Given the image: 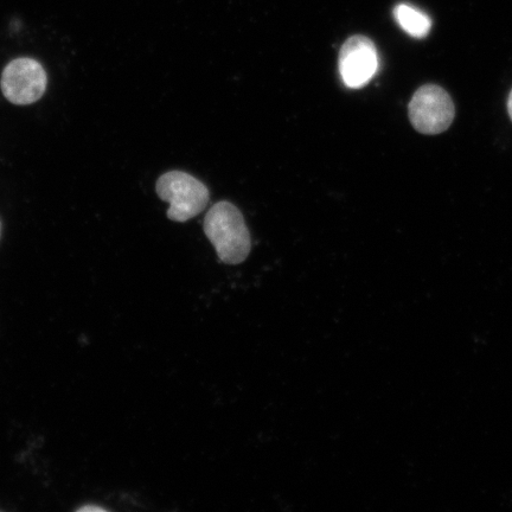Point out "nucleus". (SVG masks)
<instances>
[{"instance_id": "obj_7", "label": "nucleus", "mask_w": 512, "mask_h": 512, "mask_svg": "<svg viewBox=\"0 0 512 512\" xmlns=\"http://www.w3.org/2000/svg\"><path fill=\"white\" fill-rule=\"evenodd\" d=\"M78 511L80 512H104L105 510L100 508V507H96V505H87V507H82L80 508Z\"/></svg>"}, {"instance_id": "obj_6", "label": "nucleus", "mask_w": 512, "mask_h": 512, "mask_svg": "<svg viewBox=\"0 0 512 512\" xmlns=\"http://www.w3.org/2000/svg\"><path fill=\"white\" fill-rule=\"evenodd\" d=\"M394 18L403 31L414 38H424L430 34L432 28L431 18L425 12L413 8L408 4L395 6Z\"/></svg>"}, {"instance_id": "obj_8", "label": "nucleus", "mask_w": 512, "mask_h": 512, "mask_svg": "<svg viewBox=\"0 0 512 512\" xmlns=\"http://www.w3.org/2000/svg\"><path fill=\"white\" fill-rule=\"evenodd\" d=\"M508 111L510 118L512 120V92L510 93L509 100H508Z\"/></svg>"}, {"instance_id": "obj_1", "label": "nucleus", "mask_w": 512, "mask_h": 512, "mask_svg": "<svg viewBox=\"0 0 512 512\" xmlns=\"http://www.w3.org/2000/svg\"><path fill=\"white\" fill-rule=\"evenodd\" d=\"M204 232L224 264L238 265L251 253V235L241 211L229 202L216 203L204 220Z\"/></svg>"}, {"instance_id": "obj_4", "label": "nucleus", "mask_w": 512, "mask_h": 512, "mask_svg": "<svg viewBox=\"0 0 512 512\" xmlns=\"http://www.w3.org/2000/svg\"><path fill=\"white\" fill-rule=\"evenodd\" d=\"M47 73L40 63L23 57L5 67L0 87L12 104L25 106L40 100L47 89Z\"/></svg>"}, {"instance_id": "obj_3", "label": "nucleus", "mask_w": 512, "mask_h": 512, "mask_svg": "<svg viewBox=\"0 0 512 512\" xmlns=\"http://www.w3.org/2000/svg\"><path fill=\"white\" fill-rule=\"evenodd\" d=\"M454 114L451 96L435 85L418 89L409 104V119L424 134L443 133L453 123Z\"/></svg>"}, {"instance_id": "obj_5", "label": "nucleus", "mask_w": 512, "mask_h": 512, "mask_svg": "<svg viewBox=\"0 0 512 512\" xmlns=\"http://www.w3.org/2000/svg\"><path fill=\"white\" fill-rule=\"evenodd\" d=\"M379 70V54L366 36H352L339 51V73L345 86L362 88Z\"/></svg>"}, {"instance_id": "obj_2", "label": "nucleus", "mask_w": 512, "mask_h": 512, "mask_svg": "<svg viewBox=\"0 0 512 512\" xmlns=\"http://www.w3.org/2000/svg\"><path fill=\"white\" fill-rule=\"evenodd\" d=\"M157 194L170 204L171 221L187 222L207 208L209 190L202 182L182 171H171L157 182Z\"/></svg>"}]
</instances>
